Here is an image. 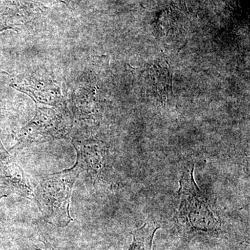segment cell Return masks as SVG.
I'll return each instance as SVG.
<instances>
[{"mask_svg":"<svg viewBox=\"0 0 250 250\" xmlns=\"http://www.w3.org/2000/svg\"><path fill=\"white\" fill-rule=\"evenodd\" d=\"M0 184L11 193L34 200V189L24 171L0 143Z\"/></svg>","mask_w":250,"mask_h":250,"instance_id":"277c9868","label":"cell"},{"mask_svg":"<svg viewBox=\"0 0 250 250\" xmlns=\"http://www.w3.org/2000/svg\"><path fill=\"white\" fill-rule=\"evenodd\" d=\"M70 126L71 123L61 108L36 104L35 116L22 128L14 148L62 139L70 131Z\"/></svg>","mask_w":250,"mask_h":250,"instance_id":"3957f363","label":"cell"},{"mask_svg":"<svg viewBox=\"0 0 250 250\" xmlns=\"http://www.w3.org/2000/svg\"><path fill=\"white\" fill-rule=\"evenodd\" d=\"M160 227L145 224L132 232L133 241L128 250H152L153 240Z\"/></svg>","mask_w":250,"mask_h":250,"instance_id":"5b68a950","label":"cell"},{"mask_svg":"<svg viewBox=\"0 0 250 250\" xmlns=\"http://www.w3.org/2000/svg\"><path fill=\"white\" fill-rule=\"evenodd\" d=\"M179 185V213L187 228L199 233L216 232L220 223L207 197L197 187L194 178V166L184 171Z\"/></svg>","mask_w":250,"mask_h":250,"instance_id":"7a4b0ae2","label":"cell"},{"mask_svg":"<svg viewBox=\"0 0 250 250\" xmlns=\"http://www.w3.org/2000/svg\"><path fill=\"white\" fill-rule=\"evenodd\" d=\"M41 241H42V243H43L44 246H45V249H37V250H54L53 247L51 246L50 243H49V242L47 241L45 238H44V237L43 238H42V239L41 240Z\"/></svg>","mask_w":250,"mask_h":250,"instance_id":"8992f818","label":"cell"},{"mask_svg":"<svg viewBox=\"0 0 250 250\" xmlns=\"http://www.w3.org/2000/svg\"><path fill=\"white\" fill-rule=\"evenodd\" d=\"M83 170L77 161L71 168L47 174L39 179L34 190V200L47 223L64 228L72 221L70 199L74 185Z\"/></svg>","mask_w":250,"mask_h":250,"instance_id":"6da1fadb","label":"cell"}]
</instances>
